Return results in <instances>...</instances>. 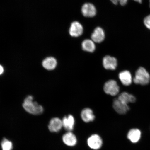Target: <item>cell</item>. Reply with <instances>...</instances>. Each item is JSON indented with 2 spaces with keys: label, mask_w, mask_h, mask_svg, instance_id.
Returning a JSON list of instances; mask_svg holds the SVG:
<instances>
[{
  "label": "cell",
  "mask_w": 150,
  "mask_h": 150,
  "mask_svg": "<svg viewBox=\"0 0 150 150\" xmlns=\"http://www.w3.org/2000/svg\"><path fill=\"white\" fill-rule=\"evenodd\" d=\"M23 106L26 111L33 115H40L44 111L42 106L36 102H33V97L31 96H29L24 99Z\"/></svg>",
  "instance_id": "1"
},
{
  "label": "cell",
  "mask_w": 150,
  "mask_h": 150,
  "mask_svg": "<svg viewBox=\"0 0 150 150\" xmlns=\"http://www.w3.org/2000/svg\"><path fill=\"white\" fill-rule=\"evenodd\" d=\"M133 81L136 84L147 85L150 81V75L145 68L140 67L136 71Z\"/></svg>",
  "instance_id": "2"
},
{
  "label": "cell",
  "mask_w": 150,
  "mask_h": 150,
  "mask_svg": "<svg viewBox=\"0 0 150 150\" xmlns=\"http://www.w3.org/2000/svg\"><path fill=\"white\" fill-rule=\"evenodd\" d=\"M105 93L112 96H115L119 93L120 87L115 80H110L105 83L104 86Z\"/></svg>",
  "instance_id": "3"
},
{
  "label": "cell",
  "mask_w": 150,
  "mask_h": 150,
  "mask_svg": "<svg viewBox=\"0 0 150 150\" xmlns=\"http://www.w3.org/2000/svg\"><path fill=\"white\" fill-rule=\"evenodd\" d=\"M88 145L91 149L97 150L100 149L102 145L103 141L102 138L98 135H92L88 139Z\"/></svg>",
  "instance_id": "4"
},
{
  "label": "cell",
  "mask_w": 150,
  "mask_h": 150,
  "mask_svg": "<svg viewBox=\"0 0 150 150\" xmlns=\"http://www.w3.org/2000/svg\"><path fill=\"white\" fill-rule=\"evenodd\" d=\"M112 106L115 111L120 114H125L128 112L130 108L128 105L122 102L118 98L114 99L113 101Z\"/></svg>",
  "instance_id": "5"
},
{
  "label": "cell",
  "mask_w": 150,
  "mask_h": 150,
  "mask_svg": "<svg viewBox=\"0 0 150 150\" xmlns=\"http://www.w3.org/2000/svg\"><path fill=\"white\" fill-rule=\"evenodd\" d=\"M83 31V27L81 24L79 22L74 21L71 23L69 32L71 36L77 37L81 35Z\"/></svg>",
  "instance_id": "6"
},
{
  "label": "cell",
  "mask_w": 150,
  "mask_h": 150,
  "mask_svg": "<svg viewBox=\"0 0 150 150\" xmlns=\"http://www.w3.org/2000/svg\"><path fill=\"white\" fill-rule=\"evenodd\" d=\"M103 67L107 70H115L117 67V62L115 57L110 56H106L103 58Z\"/></svg>",
  "instance_id": "7"
},
{
  "label": "cell",
  "mask_w": 150,
  "mask_h": 150,
  "mask_svg": "<svg viewBox=\"0 0 150 150\" xmlns=\"http://www.w3.org/2000/svg\"><path fill=\"white\" fill-rule=\"evenodd\" d=\"M81 12L82 15L86 17H93L96 14V9L92 4L86 3L82 6Z\"/></svg>",
  "instance_id": "8"
},
{
  "label": "cell",
  "mask_w": 150,
  "mask_h": 150,
  "mask_svg": "<svg viewBox=\"0 0 150 150\" xmlns=\"http://www.w3.org/2000/svg\"><path fill=\"white\" fill-rule=\"evenodd\" d=\"M63 127L62 121L58 117H54L50 120L48 126L49 130L52 132H59Z\"/></svg>",
  "instance_id": "9"
},
{
  "label": "cell",
  "mask_w": 150,
  "mask_h": 150,
  "mask_svg": "<svg viewBox=\"0 0 150 150\" xmlns=\"http://www.w3.org/2000/svg\"><path fill=\"white\" fill-rule=\"evenodd\" d=\"M105 38L104 30L100 27H97L92 34L91 38L94 42L100 43L103 42Z\"/></svg>",
  "instance_id": "10"
},
{
  "label": "cell",
  "mask_w": 150,
  "mask_h": 150,
  "mask_svg": "<svg viewBox=\"0 0 150 150\" xmlns=\"http://www.w3.org/2000/svg\"><path fill=\"white\" fill-rule=\"evenodd\" d=\"M62 140L65 145L70 147L76 145L77 142L76 136L71 132H68L64 134Z\"/></svg>",
  "instance_id": "11"
},
{
  "label": "cell",
  "mask_w": 150,
  "mask_h": 150,
  "mask_svg": "<svg viewBox=\"0 0 150 150\" xmlns=\"http://www.w3.org/2000/svg\"><path fill=\"white\" fill-rule=\"evenodd\" d=\"M119 77L122 84L125 86H129L132 83V76L131 73L127 70L122 71L120 73Z\"/></svg>",
  "instance_id": "12"
},
{
  "label": "cell",
  "mask_w": 150,
  "mask_h": 150,
  "mask_svg": "<svg viewBox=\"0 0 150 150\" xmlns=\"http://www.w3.org/2000/svg\"><path fill=\"white\" fill-rule=\"evenodd\" d=\"M63 127L68 132H71L74 129L75 125V120L74 117L69 115L65 117L62 120Z\"/></svg>",
  "instance_id": "13"
},
{
  "label": "cell",
  "mask_w": 150,
  "mask_h": 150,
  "mask_svg": "<svg viewBox=\"0 0 150 150\" xmlns=\"http://www.w3.org/2000/svg\"><path fill=\"white\" fill-rule=\"evenodd\" d=\"M42 65L43 67L47 70H53L57 66V61L55 58L48 57L43 61Z\"/></svg>",
  "instance_id": "14"
},
{
  "label": "cell",
  "mask_w": 150,
  "mask_h": 150,
  "mask_svg": "<svg viewBox=\"0 0 150 150\" xmlns=\"http://www.w3.org/2000/svg\"><path fill=\"white\" fill-rule=\"evenodd\" d=\"M81 116L82 120L86 123L93 121L95 119L93 110L89 108H85L82 110Z\"/></svg>",
  "instance_id": "15"
},
{
  "label": "cell",
  "mask_w": 150,
  "mask_h": 150,
  "mask_svg": "<svg viewBox=\"0 0 150 150\" xmlns=\"http://www.w3.org/2000/svg\"><path fill=\"white\" fill-rule=\"evenodd\" d=\"M141 136V132L140 130L137 129H133L129 131L127 137L131 142L135 143L139 141Z\"/></svg>",
  "instance_id": "16"
},
{
  "label": "cell",
  "mask_w": 150,
  "mask_h": 150,
  "mask_svg": "<svg viewBox=\"0 0 150 150\" xmlns=\"http://www.w3.org/2000/svg\"><path fill=\"white\" fill-rule=\"evenodd\" d=\"M118 99L124 104L128 105L129 103H134L136 102V98L134 95L126 92H124L120 94Z\"/></svg>",
  "instance_id": "17"
},
{
  "label": "cell",
  "mask_w": 150,
  "mask_h": 150,
  "mask_svg": "<svg viewBox=\"0 0 150 150\" xmlns=\"http://www.w3.org/2000/svg\"><path fill=\"white\" fill-rule=\"evenodd\" d=\"M82 47L84 51L92 52L95 51L96 46L92 40L86 39L82 43Z\"/></svg>",
  "instance_id": "18"
},
{
  "label": "cell",
  "mask_w": 150,
  "mask_h": 150,
  "mask_svg": "<svg viewBox=\"0 0 150 150\" xmlns=\"http://www.w3.org/2000/svg\"><path fill=\"white\" fill-rule=\"evenodd\" d=\"M1 147L2 150H12V142L6 138L3 139L1 142Z\"/></svg>",
  "instance_id": "19"
},
{
  "label": "cell",
  "mask_w": 150,
  "mask_h": 150,
  "mask_svg": "<svg viewBox=\"0 0 150 150\" xmlns=\"http://www.w3.org/2000/svg\"><path fill=\"white\" fill-rule=\"evenodd\" d=\"M112 3L115 5H117L120 3L122 6H124L126 4L128 0H110Z\"/></svg>",
  "instance_id": "20"
},
{
  "label": "cell",
  "mask_w": 150,
  "mask_h": 150,
  "mask_svg": "<svg viewBox=\"0 0 150 150\" xmlns=\"http://www.w3.org/2000/svg\"><path fill=\"white\" fill-rule=\"evenodd\" d=\"M144 22L146 27L150 29V15L146 16L144 19Z\"/></svg>",
  "instance_id": "21"
},
{
  "label": "cell",
  "mask_w": 150,
  "mask_h": 150,
  "mask_svg": "<svg viewBox=\"0 0 150 150\" xmlns=\"http://www.w3.org/2000/svg\"><path fill=\"white\" fill-rule=\"evenodd\" d=\"M0 69H1V70H0V74H1V75L4 72V67L3 66H2L1 65V67H0Z\"/></svg>",
  "instance_id": "22"
},
{
  "label": "cell",
  "mask_w": 150,
  "mask_h": 150,
  "mask_svg": "<svg viewBox=\"0 0 150 150\" xmlns=\"http://www.w3.org/2000/svg\"><path fill=\"white\" fill-rule=\"evenodd\" d=\"M134 1L140 3H141L142 2V0H134Z\"/></svg>",
  "instance_id": "23"
},
{
  "label": "cell",
  "mask_w": 150,
  "mask_h": 150,
  "mask_svg": "<svg viewBox=\"0 0 150 150\" xmlns=\"http://www.w3.org/2000/svg\"></svg>",
  "instance_id": "24"
}]
</instances>
